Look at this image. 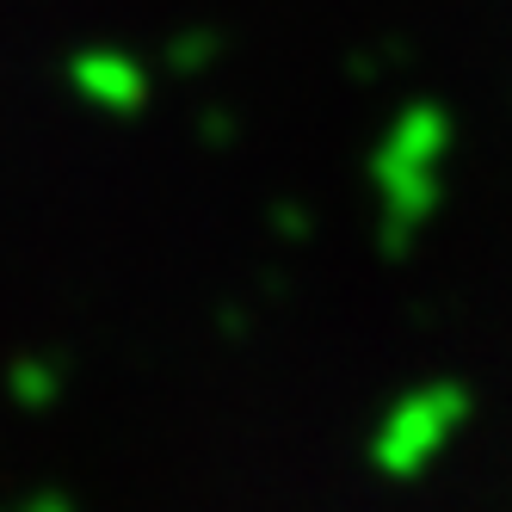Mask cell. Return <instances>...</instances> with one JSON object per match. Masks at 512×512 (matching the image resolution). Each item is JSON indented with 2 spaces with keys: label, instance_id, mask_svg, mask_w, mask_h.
Segmentation results:
<instances>
[{
  "label": "cell",
  "instance_id": "6da1fadb",
  "mask_svg": "<svg viewBox=\"0 0 512 512\" xmlns=\"http://www.w3.org/2000/svg\"><path fill=\"white\" fill-rule=\"evenodd\" d=\"M451 112L432 99L401 105V118L383 130L377 155H371V179H377V198H383V247L389 253H408L414 235L426 229V216L445 198V155H451Z\"/></svg>",
  "mask_w": 512,
  "mask_h": 512
},
{
  "label": "cell",
  "instance_id": "7a4b0ae2",
  "mask_svg": "<svg viewBox=\"0 0 512 512\" xmlns=\"http://www.w3.org/2000/svg\"><path fill=\"white\" fill-rule=\"evenodd\" d=\"M463 420H469L463 383H420L383 408L377 438H371V463L383 475H395V482H414V475H426L445 457V445L463 432Z\"/></svg>",
  "mask_w": 512,
  "mask_h": 512
}]
</instances>
